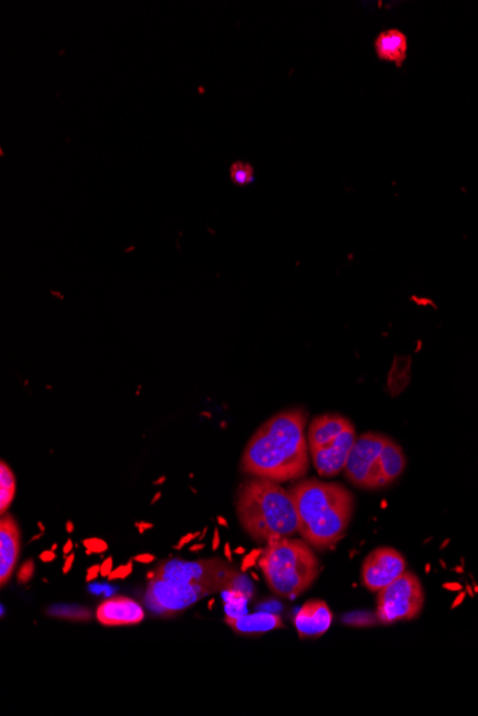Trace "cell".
Listing matches in <instances>:
<instances>
[{
    "mask_svg": "<svg viewBox=\"0 0 478 716\" xmlns=\"http://www.w3.org/2000/svg\"><path fill=\"white\" fill-rule=\"evenodd\" d=\"M307 414L301 407L271 416L248 440L242 454L245 473L272 482L301 479L310 468L305 437Z\"/></svg>",
    "mask_w": 478,
    "mask_h": 716,
    "instance_id": "obj_1",
    "label": "cell"
},
{
    "mask_svg": "<svg viewBox=\"0 0 478 716\" xmlns=\"http://www.w3.org/2000/svg\"><path fill=\"white\" fill-rule=\"evenodd\" d=\"M298 516V533L313 548L333 549L345 536L354 513V498L340 483L305 479L291 487Z\"/></svg>",
    "mask_w": 478,
    "mask_h": 716,
    "instance_id": "obj_2",
    "label": "cell"
},
{
    "mask_svg": "<svg viewBox=\"0 0 478 716\" xmlns=\"http://www.w3.org/2000/svg\"><path fill=\"white\" fill-rule=\"evenodd\" d=\"M237 515L245 532L257 542L272 543L298 532V516L290 490L272 480L242 483L237 495Z\"/></svg>",
    "mask_w": 478,
    "mask_h": 716,
    "instance_id": "obj_3",
    "label": "cell"
},
{
    "mask_svg": "<svg viewBox=\"0 0 478 716\" xmlns=\"http://www.w3.org/2000/svg\"><path fill=\"white\" fill-rule=\"evenodd\" d=\"M258 566L271 591L282 598L295 599L320 575V561L310 543L301 539H281L268 543Z\"/></svg>",
    "mask_w": 478,
    "mask_h": 716,
    "instance_id": "obj_4",
    "label": "cell"
},
{
    "mask_svg": "<svg viewBox=\"0 0 478 716\" xmlns=\"http://www.w3.org/2000/svg\"><path fill=\"white\" fill-rule=\"evenodd\" d=\"M406 467V455L397 442L386 435L366 432L356 437L344 472L356 487L377 490L396 482Z\"/></svg>",
    "mask_w": 478,
    "mask_h": 716,
    "instance_id": "obj_5",
    "label": "cell"
},
{
    "mask_svg": "<svg viewBox=\"0 0 478 716\" xmlns=\"http://www.w3.org/2000/svg\"><path fill=\"white\" fill-rule=\"evenodd\" d=\"M356 437L353 422L343 415H321L311 422L308 449L321 477H335L345 469Z\"/></svg>",
    "mask_w": 478,
    "mask_h": 716,
    "instance_id": "obj_6",
    "label": "cell"
},
{
    "mask_svg": "<svg viewBox=\"0 0 478 716\" xmlns=\"http://www.w3.org/2000/svg\"><path fill=\"white\" fill-rule=\"evenodd\" d=\"M238 574L231 566L219 559H204V561H182L171 559L164 562L156 571L149 574V579L161 578L176 584H192L199 585L208 592L231 589Z\"/></svg>",
    "mask_w": 478,
    "mask_h": 716,
    "instance_id": "obj_7",
    "label": "cell"
},
{
    "mask_svg": "<svg viewBox=\"0 0 478 716\" xmlns=\"http://www.w3.org/2000/svg\"><path fill=\"white\" fill-rule=\"evenodd\" d=\"M422 606L424 589L412 572H404L377 595V618L381 624L412 621L421 614Z\"/></svg>",
    "mask_w": 478,
    "mask_h": 716,
    "instance_id": "obj_8",
    "label": "cell"
},
{
    "mask_svg": "<svg viewBox=\"0 0 478 716\" xmlns=\"http://www.w3.org/2000/svg\"><path fill=\"white\" fill-rule=\"evenodd\" d=\"M205 595L209 594L199 585L152 578L146 589L145 604L154 614L168 616L197 604Z\"/></svg>",
    "mask_w": 478,
    "mask_h": 716,
    "instance_id": "obj_9",
    "label": "cell"
},
{
    "mask_svg": "<svg viewBox=\"0 0 478 716\" xmlns=\"http://www.w3.org/2000/svg\"><path fill=\"white\" fill-rule=\"evenodd\" d=\"M407 569L404 556L388 546L374 549L364 559L361 568V582L371 592H378L393 584Z\"/></svg>",
    "mask_w": 478,
    "mask_h": 716,
    "instance_id": "obj_10",
    "label": "cell"
},
{
    "mask_svg": "<svg viewBox=\"0 0 478 716\" xmlns=\"http://www.w3.org/2000/svg\"><path fill=\"white\" fill-rule=\"evenodd\" d=\"M20 553V528L12 515L0 521V585L6 586L14 575Z\"/></svg>",
    "mask_w": 478,
    "mask_h": 716,
    "instance_id": "obj_11",
    "label": "cell"
},
{
    "mask_svg": "<svg viewBox=\"0 0 478 716\" xmlns=\"http://www.w3.org/2000/svg\"><path fill=\"white\" fill-rule=\"evenodd\" d=\"M96 618L105 626H131L141 624L145 618V612L133 599L115 596L98 606Z\"/></svg>",
    "mask_w": 478,
    "mask_h": 716,
    "instance_id": "obj_12",
    "label": "cell"
},
{
    "mask_svg": "<svg viewBox=\"0 0 478 716\" xmlns=\"http://www.w3.org/2000/svg\"><path fill=\"white\" fill-rule=\"evenodd\" d=\"M295 627L301 637H317L330 629L333 612L320 599L305 602L294 618Z\"/></svg>",
    "mask_w": 478,
    "mask_h": 716,
    "instance_id": "obj_13",
    "label": "cell"
},
{
    "mask_svg": "<svg viewBox=\"0 0 478 716\" xmlns=\"http://www.w3.org/2000/svg\"><path fill=\"white\" fill-rule=\"evenodd\" d=\"M374 50L381 62L393 63L396 68H403L409 50V39L401 30L386 29L374 40Z\"/></svg>",
    "mask_w": 478,
    "mask_h": 716,
    "instance_id": "obj_14",
    "label": "cell"
},
{
    "mask_svg": "<svg viewBox=\"0 0 478 716\" xmlns=\"http://www.w3.org/2000/svg\"><path fill=\"white\" fill-rule=\"evenodd\" d=\"M225 622L237 634L241 635L265 634V632L284 627V624L281 621L280 616L271 614V612H258V614L254 615L245 614L242 616H238V618L227 616Z\"/></svg>",
    "mask_w": 478,
    "mask_h": 716,
    "instance_id": "obj_15",
    "label": "cell"
},
{
    "mask_svg": "<svg viewBox=\"0 0 478 716\" xmlns=\"http://www.w3.org/2000/svg\"><path fill=\"white\" fill-rule=\"evenodd\" d=\"M0 483H2V490H0V512H2V515H5L12 502H14L15 493H16V480H15L14 472L7 467L6 462L0 464Z\"/></svg>",
    "mask_w": 478,
    "mask_h": 716,
    "instance_id": "obj_16",
    "label": "cell"
},
{
    "mask_svg": "<svg viewBox=\"0 0 478 716\" xmlns=\"http://www.w3.org/2000/svg\"><path fill=\"white\" fill-rule=\"evenodd\" d=\"M47 614L53 618L72 622H88L92 619L90 609L78 605H55L48 609Z\"/></svg>",
    "mask_w": 478,
    "mask_h": 716,
    "instance_id": "obj_17",
    "label": "cell"
},
{
    "mask_svg": "<svg viewBox=\"0 0 478 716\" xmlns=\"http://www.w3.org/2000/svg\"><path fill=\"white\" fill-rule=\"evenodd\" d=\"M229 176L237 186L244 187L252 184L255 181L254 166L248 162H234L229 168Z\"/></svg>",
    "mask_w": 478,
    "mask_h": 716,
    "instance_id": "obj_18",
    "label": "cell"
},
{
    "mask_svg": "<svg viewBox=\"0 0 478 716\" xmlns=\"http://www.w3.org/2000/svg\"><path fill=\"white\" fill-rule=\"evenodd\" d=\"M83 546L86 548V555H103V553L108 551V543L103 541V539L100 538H90L85 539L83 541Z\"/></svg>",
    "mask_w": 478,
    "mask_h": 716,
    "instance_id": "obj_19",
    "label": "cell"
},
{
    "mask_svg": "<svg viewBox=\"0 0 478 716\" xmlns=\"http://www.w3.org/2000/svg\"><path fill=\"white\" fill-rule=\"evenodd\" d=\"M35 575V562L34 561H27L25 562L24 565L20 566L19 572H17V582L25 585L30 579L34 578Z\"/></svg>",
    "mask_w": 478,
    "mask_h": 716,
    "instance_id": "obj_20",
    "label": "cell"
},
{
    "mask_svg": "<svg viewBox=\"0 0 478 716\" xmlns=\"http://www.w3.org/2000/svg\"><path fill=\"white\" fill-rule=\"evenodd\" d=\"M133 561L128 562L125 565H121L119 568H116L115 571L111 572V575L108 576V579H110V581H116V579L128 578L133 571Z\"/></svg>",
    "mask_w": 478,
    "mask_h": 716,
    "instance_id": "obj_21",
    "label": "cell"
},
{
    "mask_svg": "<svg viewBox=\"0 0 478 716\" xmlns=\"http://www.w3.org/2000/svg\"><path fill=\"white\" fill-rule=\"evenodd\" d=\"M262 551L264 549H254L251 553H248L245 556L244 561H242L241 571L245 572L248 569H251L252 566L258 565V561H260V555H262Z\"/></svg>",
    "mask_w": 478,
    "mask_h": 716,
    "instance_id": "obj_22",
    "label": "cell"
},
{
    "mask_svg": "<svg viewBox=\"0 0 478 716\" xmlns=\"http://www.w3.org/2000/svg\"><path fill=\"white\" fill-rule=\"evenodd\" d=\"M199 535H201V532L188 533V535L179 539V542L174 546V549H175V551H179V549L184 548L185 545H188V543L194 542L195 539L198 538Z\"/></svg>",
    "mask_w": 478,
    "mask_h": 716,
    "instance_id": "obj_23",
    "label": "cell"
},
{
    "mask_svg": "<svg viewBox=\"0 0 478 716\" xmlns=\"http://www.w3.org/2000/svg\"><path fill=\"white\" fill-rule=\"evenodd\" d=\"M112 571L113 558L111 556V558H106L105 561L101 563V576H105V578H108V576L111 575V572Z\"/></svg>",
    "mask_w": 478,
    "mask_h": 716,
    "instance_id": "obj_24",
    "label": "cell"
},
{
    "mask_svg": "<svg viewBox=\"0 0 478 716\" xmlns=\"http://www.w3.org/2000/svg\"><path fill=\"white\" fill-rule=\"evenodd\" d=\"M101 575V565L100 563H96V565L90 566L88 571H86V582H92L95 581L98 576Z\"/></svg>",
    "mask_w": 478,
    "mask_h": 716,
    "instance_id": "obj_25",
    "label": "cell"
},
{
    "mask_svg": "<svg viewBox=\"0 0 478 716\" xmlns=\"http://www.w3.org/2000/svg\"><path fill=\"white\" fill-rule=\"evenodd\" d=\"M133 561L148 565L151 562L155 561V556L152 555V553H139V555H136L135 558H133Z\"/></svg>",
    "mask_w": 478,
    "mask_h": 716,
    "instance_id": "obj_26",
    "label": "cell"
},
{
    "mask_svg": "<svg viewBox=\"0 0 478 716\" xmlns=\"http://www.w3.org/2000/svg\"><path fill=\"white\" fill-rule=\"evenodd\" d=\"M73 562H75V553H70L69 556L65 558V565H63L62 568L63 575L69 574L70 569H72Z\"/></svg>",
    "mask_w": 478,
    "mask_h": 716,
    "instance_id": "obj_27",
    "label": "cell"
},
{
    "mask_svg": "<svg viewBox=\"0 0 478 716\" xmlns=\"http://www.w3.org/2000/svg\"><path fill=\"white\" fill-rule=\"evenodd\" d=\"M39 559L42 562H53L57 559V553H55V551H52V549H50V551H43L39 555Z\"/></svg>",
    "mask_w": 478,
    "mask_h": 716,
    "instance_id": "obj_28",
    "label": "cell"
},
{
    "mask_svg": "<svg viewBox=\"0 0 478 716\" xmlns=\"http://www.w3.org/2000/svg\"><path fill=\"white\" fill-rule=\"evenodd\" d=\"M72 549H73V542L72 541H70V539H68L67 543H65V546H63V558H67V556H69L70 553H72Z\"/></svg>",
    "mask_w": 478,
    "mask_h": 716,
    "instance_id": "obj_29",
    "label": "cell"
},
{
    "mask_svg": "<svg viewBox=\"0 0 478 716\" xmlns=\"http://www.w3.org/2000/svg\"><path fill=\"white\" fill-rule=\"evenodd\" d=\"M136 526H138L139 533H143L145 532L146 530H152V528H154V525H152V523H145V522L143 523L138 522L136 523Z\"/></svg>",
    "mask_w": 478,
    "mask_h": 716,
    "instance_id": "obj_30",
    "label": "cell"
},
{
    "mask_svg": "<svg viewBox=\"0 0 478 716\" xmlns=\"http://www.w3.org/2000/svg\"><path fill=\"white\" fill-rule=\"evenodd\" d=\"M219 548V532L218 531L215 530L214 533V541H212V549L217 551Z\"/></svg>",
    "mask_w": 478,
    "mask_h": 716,
    "instance_id": "obj_31",
    "label": "cell"
},
{
    "mask_svg": "<svg viewBox=\"0 0 478 716\" xmlns=\"http://www.w3.org/2000/svg\"><path fill=\"white\" fill-rule=\"evenodd\" d=\"M225 556H227L228 562H232L231 545L229 543L225 545Z\"/></svg>",
    "mask_w": 478,
    "mask_h": 716,
    "instance_id": "obj_32",
    "label": "cell"
},
{
    "mask_svg": "<svg viewBox=\"0 0 478 716\" xmlns=\"http://www.w3.org/2000/svg\"><path fill=\"white\" fill-rule=\"evenodd\" d=\"M202 549H205V543H195V545L191 546V553H198Z\"/></svg>",
    "mask_w": 478,
    "mask_h": 716,
    "instance_id": "obj_33",
    "label": "cell"
},
{
    "mask_svg": "<svg viewBox=\"0 0 478 716\" xmlns=\"http://www.w3.org/2000/svg\"><path fill=\"white\" fill-rule=\"evenodd\" d=\"M235 553H237V555H244L245 549L244 548H237V549H235Z\"/></svg>",
    "mask_w": 478,
    "mask_h": 716,
    "instance_id": "obj_34",
    "label": "cell"
},
{
    "mask_svg": "<svg viewBox=\"0 0 478 716\" xmlns=\"http://www.w3.org/2000/svg\"><path fill=\"white\" fill-rule=\"evenodd\" d=\"M67 531H68V532H69V533H70V532H73V525H72V522H68V523H67Z\"/></svg>",
    "mask_w": 478,
    "mask_h": 716,
    "instance_id": "obj_35",
    "label": "cell"
},
{
    "mask_svg": "<svg viewBox=\"0 0 478 716\" xmlns=\"http://www.w3.org/2000/svg\"><path fill=\"white\" fill-rule=\"evenodd\" d=\"M218 521H219V523H221V525L228 526V523H227V522H225V521H224V520H222V518H219V520H218Z\"/></svg>",
    "mask_w": 478,
    "mask_h": 716,
    "instance_id": "obj_36",
    "label": "cell"
},
{
    "mask_svg": "<svg viewBox=\"0 0 478 716\" xmlns=\"http://www.w3.org/2000/svg\"><path fill=\"white\" fill-rule=\"evenodd\" d=\"M57 549H58V545H57V543H53V545H52V551H57Z\"/></svg>",
    "mask_w": 478,
    "mask_h": 716,
    "instance_id": "obj_37",
    "label": "cell"
}]
</instances>
